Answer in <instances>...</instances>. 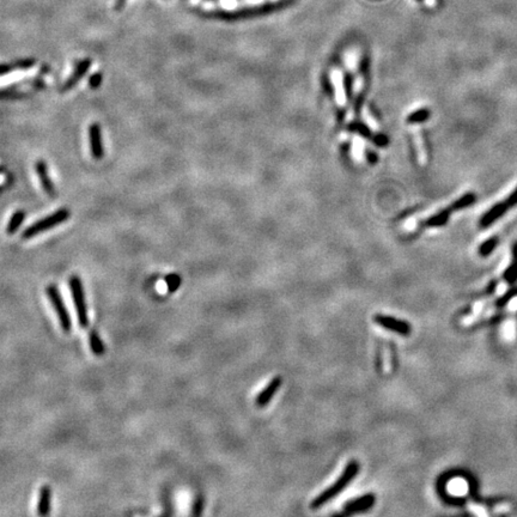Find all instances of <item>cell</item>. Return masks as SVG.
<instances>
[{
  "label": "cell",
  "mask_w": 517,
  "mask_h": 517,
  "mask_svg": "<svg viewBox=\"0 0 517 517\" xmlns=\"http://www.w3.org/2000/svg\"><path fill=\"white\" fill-rule=\"evenodd\" d=\"M359 469H361V466H359L358 462L356 460H351L345 466V468H344L340 477L338 478L337 482L330 485L329 487L326 488L325 491H322L319 496H316L310 503V506L312 509H319L322 505H325L326 503H328V501L334 500L338 495H340L352 483V480L358 475Z\"/></svg>",
  "instance_id": "1"
},
{
  "label": "cell",
  "mask_w": 517,
  "mask_h": 517,
  "mask_svg": "<svg viewBox=\"0 0 517 517\" xmlns=\"http://www.w3.org/2000/svg\"><path fill=\"white\" fill-rule=\"evenodd\" d=\"M71 213H69V208H59L58 211L53 212L49 216L45 217V218L40 219V221L35 222L30 226H28L24 231L22 232V239L23 240H30L33 237L37 236V235L42 234V232L47 231V230L53 229V227L60 225V224L65 223L67 219L69 218Z\"/></svg>",
  "instance_id": "2"
},
{
  "label": "cell",
  "mask_w": 517,
  "mask_h": 517,
  "mask_svg": "<svg viewBox=\"0 0 517 517\" xmlns=\"http://www.w3.org/2000/svg\"><path fill=\"white\" fill-rule=\"evenodd\" d=\"M69 289H71L72 299H73L74 308L78 317V323L82 328H86L89 326V316H87V307L85 302L84 288L83 283L78 276H72L69 280Z\"/></svg>",
  "instance_id": "3"
},
{
  "label": "cell",
  "mask_w": 517,
  "mask_h": 517,
  "mask_svg": "<svg viewBox=\"0 0 517 517\" xmlns=\"http://www.w3.org/2000/svg\"><path fill=\"white\" fill-rule=\"evenodd\" d=\"M46 294H47L48 299L51 301L52 307H53L54 311H55L56 316H58L59 323L61 326V329L65 333H69L72 329V320L69 316V312L67 310L66 306H65V302L61 296L60 291L56 288V285L52 284L46 288Z\"/></svg>",
  "instance_id": "4"
},
{
  "label": "cell",
  "mask_w": 517,
  "mask_h": 517,
  "mask_svg": "<svg viewBox=\"0 0 517 517\" xmlns=\"http://www.w3.org/2000/svg\"><path fill=\"white\" fill-rule=\"evenodd\" d=\"M374 321L376 322L379 326H381L382 328H384V329L390 330V332L397 333V334L404 335V337L410 335L411 330H412L411 325L407 321L395 319V317L388 316V315H382V314L375 315Z\"/></svg>",
  "instance_id": "5"
},
{
  "label": "cell",
  "mask_w": 517,
  "mask_h": 517,
  "mask_svg": "<svg viewBox=\"0 0 517 517\" xmlns=\"http://www.w3.org/2000/svg\"><path fill=\"white\" fill-rule=\"evenodd\" d=\"M376 503V496L374 493H366V495L361 496V497L355 498L346 501L344 505V514L345 515H353V514L364 513L371 509Z\"/></svg>",
  "instance_id": "6"
},
{
  "label": "cell",
  "mask_w": 517,
  "mask_h": 517,
  "mask_svg": "<svg viewBox=\"0 0 517 517\" xmlns=\"http://www.w3.org/2000/svg\"><path fill=\"white\" fill-rule=\"evenodd\" d=\"M89 143L91 156L95 159H101L104 156V149L102 144V131L100 123L94 122L89 126Z\"/></svg>",
  "instance_id": "7"
},
{
  "label": "cell",
  "mask_w": 517,
  "mask_h": 517,
  "mask_svg": "<svg viewBox=\"0 0 517 517\" xmlns=\"http://www.w3.org/2000/svg\"><path fill=\"white\" fill-rule=\"evenodd\" d=\"M35 170L38 176V180H40L42 190H45V193L47 194V195L54 198V196L56 195V190L53 181H52L51 176H49L47 163L43 161V159H38V161H36L35 163Z\"/></svg>",
  "instance_id": "8"
},
{
  "label": "cell",
  "mask_w": 517,
  "mask_h": 517,
  "mask_svg": "<svg viewBox=\"0 0 517 517\" xmlns=\"http://www.w3.org/2000/svg\"><path fill=\"white\" fill-rule=\"evenodd\" d=\"M509 210H510V207H509V205L506 204L505 200L500 201V203L496 204V205H493L492 207H491L490 210L486 211L485 213L482 216V218H480V221H479L480 227L485 229V227L491 226L493 223H496L498 219H500L501 217H503Z\"/></svg>",
  "instance_id": "9"
},
{
  "label": "cell",
  "mask_w": 517,
  "mask_h": 517,
  "mask_svg": "<svg viewBox=\"0 0 517 517\" xmlns=\"http://www.w3.org/2000/svg\"><path fill=\"white\" fill-rule=\"evenodd\" d=\"M281 383H283V379H281L280 376H276L275 379H271L270 383L258 393L257 399H255V405L258 407H265V406L270 404L276 393L281 387Z\"/></svg>",
  "instance_id": "10"
},
{
  "label": "cell",
  "mask_w": 517,
  "mask_h": 517,
  "mask_svg": "<svg viewBox=\"0 0 517 517\" xmlns=\"http://www.w3.org/2000/svg\"><path fill=\"white\" fill-rule=\"evenodd\" d=\"M90 66H91V60H90V59H84V60L79 61V63L76 65L74 71L72 72L71 76L69 77V79L64 83L63 87H61V92H66L69 91L71 89H73V87L81 82V79L84 77V74L89 71Z\"/></svg>",
  "instance_id": "11"
},
{
  "label": "cell",
  "mask_w": 517,
  "mask_h": 517,
  "mask_svg": "<svg viewBox=\"0 0 517 517\" xmlns=\"http://www.w3.org/2000/svg\"><path fill=\"white\" fill-rule=\"evenodd\" d=\"M52 508V488L45 485L41 487L38 493L37 501V514L40 516H47L51 514Z\"/></svg>",
  "instance_id": "12"
},
{
  "label": "cell",
  "mask_w": 517,
  "mask_h": 517,
  "mask_svg": "<svg viewBox=\"0 0 517 517\" xmlns=\"http://www.w3.org/2000/svg\"><path fill=\"white\" fill-rule=\"evenodd\" d=\"M451 216V212L448 210V207L443 208L433 216L429 217L428 219L424 221V226L428 227H437V226H444L449 222V218Z\"/></svg>",
  "instance_id": "13"
},
{
  "label": "cell",
  "mask_w": 517,
  "mask_h": 517,
  "mask_svg": "<svg viewBox=\"0 0 517 517\" xmlns=\"http://www.w3.org/2000/svg\"><path fill=\"white\" fill-rule=\"evenodd\" d=\"M475 201H477V195L473 192L465 193L464 195H461L460 198H457L456 200L452 201L451 205L448 206V210L451 212L464 210V208L469 207V206L474 205Z\"/></svg>",
  "instance_id": "14"
},
{
  "label": "cell",
  "mask_w": 517,
  "mask_h": 517,
  "mask_svg": "<svg viewBox=\"0 0 517 517\" xmlns=\"http://www.w3.org/2000/svg\"><path fill=\"white\" fill-rule=\"evenodd\" d=\"M511 254H513V260L504 272L503 279L508 284H515L517 281V242L514 243Z\"/></svg>",
  "instance_id": "15"
},
{
  "label": "cell",
  "mask_w": 517,
  "mask_h": 517,
  "mask_svg": "<svg viewBox=\"0 0 517 517\" xmlns=\"http://www.w3.org/2000/svg\"><path fill=\"white\" fill-rule=\"evenodd\" d=\"M25 219V212L23 210H17L10 217V221L7 223L6 226V234L7 235H14L16 234L20 226H22L23 222Z\"/></svg>",
  "instance_id": "16"
},
{
  "label": "cell",
  "mask_w": 517,
  "mask_h": 517,
  "mask_svg": "<svg viewBox=\"0 0 517 517\" xmlns=\"http://www.w3.org/2000/svg\"><path fill=\"white\" fill-rule=\"evenodd\" d=\"M89 343H90V348H91L92 353H94L95 356L104 355V352H105L104 344H103L102 339H101L96 330H91V332H90Z\"/></svg>",
  "instance_id": "17"
},
{
  "label": "cell",
  "mask_w": 517,
  "mask_h": 517,
  "mask_svg": "<svg viewBox=\"0 0 517 517\" xmlns=\"http://www.w3.org/2000/svg\"><path fill=\"white\" fill-rule=\"evenodd\" d=\"M498 244H500V240H498V237H496V236L490 237V239H487L486 241H484L482 244L479 245L478 253H479L480 257H483V258L488 257V255L492 254L493 250L496 249V247H497Z\"/></svg>",
  "instance_id": "18"
},
{
  "label": "cell",
  "mask_w": 517,
  "mask_h": 517,
  "mask_svg": "<svg viewBox=\"0 0 517 517\" xmlns=\"http://www.w3.org/2000/svg\"><path fill=\"white\" fill-rule=\"evenodd\" d=\"M430 110L426 109V108H420V109L414 110V112H412L407 116V122L412 123V125H414V123H423L425 122V121H428L429 119H430Z\"/></svg>",
  "instance_id": "19"
},
{
  "label": "cell",
  "mask_w": 517,
  "mask_h": 517,
  "mask_svg": "<svg viewBox=\"0 0 517 517\" xmlns=\"http://www.w3.org/2000/svg\"><path fill=\"white\" fill-rule=\"evenodd\" d=\"M36 64V60L33 58H24V59H19V60H16L14 64H12V66H14L15 69H19V71H28V69H33L34 66H35Z\"/></svg>",
  "instance_id": "20"
},
{
  "label": "cell",
  "mask_w": 517,
  "mask_h": 517,
  "mask_svg": "<svg viewBox=\"0 0 517 517\" xmlns=\"http://www.w3.org/2000/svg\"><path fill=\"white\" fill-rule=\"evenodd\" d=\"M515 296H517V288L510 289V290L506 292L505 294H503V296H501L500 299H497V301H496V303H495L496 308L505 307L506 303H508V302H510L511 299H513Z\"/></svg>",
  "instance_id": "21"
},
{
  "label": "cell",
  "mask_w": 517,
  "mask_h": 517,
  "mask_svg": "<svg viewBox=\"0 0 517 517\" xmlns=\"http://www.w3.org/2000/svg\"><path fill=\"white\" fill-rule=\"evenodd\" d=\"M167 284H168V289H169L170 292L176 291L177 288L180 286V284H181L180 276H176V275L168 276H167Z\"/></svg>",
  "instance_id": "22"
},
{
  "label": "cell",
  "mask_w": 517,
  "mask_h": 517,
  "mask_svg": "<svg viewBox=\"0 0 517 517\" xmlns=\"http://www.w3.org/2000/svg\"><path fill=\"white\" fill-rule=\"evenodd\" d=\"M102 81H103V77H102V73H101V72H96V73L92 74V76L89 78L90 89H92V90L98 89V87H100V85L102 84Z\"/></svg>",
  "instance_id": "23"
},
{
  "label": "cell",
  "mask_w": 517,
  "mask_h": 517,
  "mask_svg": "<svg viewBox=\"0 0 517 517\" xmlns=\"http://www.w3.org/2000/svg\"><path fill=\"white\" fill-rule=\"evenodd\" d=\"M504 200L506 201V204H508L509 207H510V208H513V207H515V206H517V187L513 190V192L509 194L508 198L504 199Z\"/></svg>",
  "instance_id": "24"
},
{
  "label": "cell",
  "mask_w": 517,
  "mask_h": 517,
  "mask_svg": "<svg viewBox=\"0 0 517 517\" xmlns=\"http://www.w3.org/2000/svg\"><path fill=\"white\" fill-rule=\"evenodd\" d=\"M12 71H15L12 64H0V77L6 76V74L11 73Z\"/></svg>",
  "instance_id": "25"
},
{
  "label": "cell",
  "mask_w": 517,
  "mask_h": 517,
  "mask_svg": "<svg viewBox=\"0 0 517 517\" xmlns=\"http://www.w3.org/2000/svg\"><path fill=\"white\" fill-rule=\"evenodd\" d=\"M375 141H376L377 145L386 146L388 144V138L386 136H383V134H379V136H377L376 138H375Z\"/></svg>",
  "instance_id": "26"
},
{
  "label": "cell",
  "mask_w": 517,
  "mask_h": 517,
  "mask_svg": "<svg viewBox=\"0 0 517 517\" xmlns=\"http://www.w3.org/2000/svg\"><path fill=\"white\" fill-rule=\"evenodd\" d=\"M4 172V168H2V167H0V174H1V172Z\"/></svg>",
  "instance_id": "27"
},
{
  "label": "cell",
  "mask_w": 517,
  "mask_h": 517,
  "mask_svg": "<svg viewBox=\"0 0 517 517\" xmlns=\"http://www.w3.org/2000/svg\"><path fill=\"white\" fill-rule=\"evenodd\" d=\"M419 1H420V0H419Z\"/></svg>",
  "instance_id": "28"
}]
</instances>
